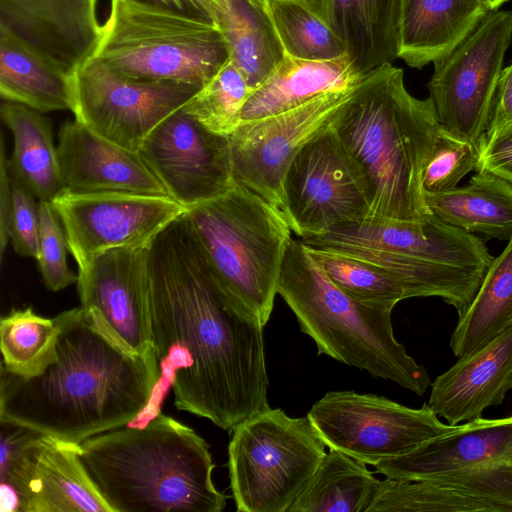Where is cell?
<instances>
[{
	"mask_svg": "<svg viewBox=\"0 0 512 512\" xmlns=\"http://www.w3.org/2000/svg\"><path fill=\"white\" fill-rule=\"evenodd\" d=\"M147 272L161 374L135 425L162 413L170 388L177 409L227 431L269 409L264 326L216 288L184 214L148 246Z\"/></svg>",
	"mask_w": 512,
	"mask_h": 512,
	"instance_id": "1",
	"label": "cell"
},
{
	"mask_svg": "<svg viewBox=\"0 0 512 512\" xmlns=\"http://www.w3.org/2000/svg\"><path fill=\"white\" fill-rule=\"evenodd\" d=\"M62 315L56 357L40 373L22 377L1 367L0 421L74 443L134 423L160 379L155 347L129 353L81 307Z\"/></svg>",
	"mask_w": 512,
	"mask_h": 512,
	"instance_id": "2",
	"label": "cell"
},
{
	"mask_svg": "<svg viewBox=\"0 0 512 512\" xmlns=\"http://www.w3.org/2000/svg\"><path fill=\"white\" fill-rule=\"evenodd\" d=\"M333 127L363 185L369 218L419 222L432 213L423 175L442 127L431 98L406 89L401 68L366 74Z\"/></svg>",
	"mask_w": 512,
	"mask_h": 512,
	"instance_id": "3",
	"label": "cell"
},
{
	"mask_svg": "<svg viewBox=\"0 0 512 512\" xmlns=\"http://www.w3.org/2000/svg\"><path fill=\"white\" fill-rule=\"evenodd\" d=\"M79 456L113 512H221L207 442L160 413L79 443Z\"/></svg>",
	"mask_w": 512,
	"mask_h": 512,
	"instance_id": "4",
	"label": "cell"
},
{
	"mask_svg": "<svg viewBox=\"0 0 512 512\" xmlns=\"http://www.w3.org/2000/svg\"><path fill=\"white\" fill-rule=\"evenodd\" d=\"M300 241L346 254L394 277L412 297H439L458 317L493 260L484 241L431 213L422 221L367 218Z\"/></svg>",
	"mask_w": 512,
	"mask_h": 512,
	"instance_id": "5",
	"label": "cell"
},
{
	"mask_svg": "<svg viewBox=\"0 0 512 512\" xmlns=\"http://www.w3.org/2000/svg\"><path fill=\"white\" fill-rule=\"evenodd\" d=\"M278 294L303 333L324 354L371 376L395 382L421 396L431 380L427 369L397 341L392 309L360 302L339 288L300 239L284 256Z\"/></svg>",
	"mask_w": 512,
	"mask_h": 512,
	"instance_id": "6",
	"label": "cell"
},
{
	"mask_svg": "<svg viewBox=\"0 0 512 512\" xmlns=\"http://www.w3.org/2000/svg\"><path fill=\"white\" fill-rule=\"evenodd\" d=\"M184 218L216 288L265 326L292 239L284 215L235 182L224 194L188 208Z\"/></svg>",
	"mask_w": 512,
	"mask_h": 512,
	"instance_id": "7",
	"label": "cell"
},
{
	"mask_svg": "<svg viewBox=\"0 0 512 512\" xmlns=\"http://www.w3.org/2000/svg\"><path fill=\"white\" fill-rule=\"evenodd\" d=\"M90 57L126 78L203 87L229 50L219 25L207 18L142 0H109Z\"/></svg>",
	"mask_w": 512,
	"mask_h": 512,
	"instance_id": "8",
	"label": "cell"
},
{
	"mask_svg": "<svg viewBox=\"0 0 512 512\" xmlns=\"http://www.w3.org/2000/svg\"><path fill=\"white\" fill-rule=\"evenodd\" d=\"M232 431L228 469L236 510L289 512L326 455L309 418L269 408Z\"/></svg>",
	"mask_w": 512,
	"mask_h": 512,
	"instance_id": "9",
	"label": "cell"
},
{
	"mask_svg": "<svg viewBox=\"0 0 512 512\" xmlns=\"http://www.w3.org/2000/svg\"><path fill=\"white\" fill-rule=\"evenodd\" d=\"M2 512H113L79 456V443L1 422Z\"/></svg>",
	"mask_w": 512,
	"mask_h": 512,
	"instance_id": "10",
	"label": "cell"
},
{
	"mask_svg": "<svg viewBox=\"0 0 512 512\" xmlns=\"http://www.w3.org/2000/svg\"><path fill=\"white\" fill-rule=\"evenodd\" d=\"M306 416L327 447L373 466L457 426L443 423L427 403L410 408L354 391L326 393Z\"/></svg>",
	"mask_w": 512,
	"mask_h": 512,
	"instance_id": "11",
	"label": "cell"
},
{
	"mask_svg": "<svg viewBox=\"0 0 512 512\" xmlns=\"http://www.w3.org/2000/svg\"><path fill=\"white\" fill-rule=\"evenodd\" d=\"M71 84L75 120L133 151L202 88L181 81L126 78L94 57L71 71Z\"/></svg>",
	"mask_w": 512,
	"mask_h": 512,
	"instance_id": "12",
	"label": "cell"
},
{
	"mask_svg": "<svg viewBox=\"0 0 512 512\" xmlns=\"http://www.w3.org/2000/svg\"><path fill=\"white\" fill-rule=\"evenodd\" d=\"M511 41L512 10L489 11L460 46L434 63L427 88L444 130L479 143Z\"/></svg>",
	"mask_w": 512,
	"mask_h": 512,
	"instance_id": "13",
	"label": "cell"
},
{
	"mask_svg": "<svg viewBox=\"0 0 512 512\" xmlns=\"http://www.w3.org/2000/svg\"><path fill=\"white\" fill-rule=\"evenodd\" d=\"M287 222L299 238L369 218L363 185L333 122L305 143L284 179Z\"/></svg>",
	"mask_w": 512,
	"mask_h": 512,
	"instance_id": "14",
	"label": "cell"
},
{
	"mask_svg": "<svg viewBox=\"0 0 512 512\" xmlns=\"http://www.w3.org/2000/svg\"><path fill=\"white\" fill-rule=\"evenodd\" d=\"M354 88L240 122L228 137L234 182L261 196L287 220L284 179L291 161L305 143L332 124Z\"/></svg>",
	"mask_w": 512,
	"mask_h": 512,
	"instance_id": "15",
	"label": "cell"
},
{
	"mask_svg": "<svg viewBox=\"0 0 512 512\" xmlns=\"http://www.w3.org/2000/svg\"><path fill=\"white\" fill-rule=\"evenodd\" d=\"M51 204L62 222L78 270L111 249L148 247L188 210L170 196L76 193L67 189Z\"/></svg>",
	"mask_w": 512,
	"mask_h": 512,
	"instance_id": "16",
	"label": "cell"
},
{
	"mask_svg": "<svg viewBox=\"0 0 512 512\" xmlns=\"http://www.w3.org/2000/svg\"><path fill=\"white\" fill-rule=\"evenodd\" d=\"M147 249H111L78 270L77 289L86 320L132 354L154 348Z\"/></svg>",
	"mask_w": 512,
	"mask_h": 512,
	"instance_id": "17",
	"label": "cell"
},
{
	"mask_svg": "<svg viewBox=\"0 0 512 512\" xmlns=\"http://www.w3.org/2000/svg\"><path fill=\"white\" fill-rule=\"evenodd\" d=\"M139 153L168 195L187 209L235 183L228 137L209 131L183 107L150 133Z\"/></svg>",
	"mask_w": 512,
	"mask_h": 512,
	"instance_id": "18",
	"label": "cell"
},
{
	"mask_svg": "<svg viewBox=\"0 0 512 512\" xmlns=\"http://www.w3.org/2000/svg\"><path fill=\"white\" fill-rule=\"evenodd\" d=\"M58 139L57 153L65 189L76 193L169 196L139 151L121 147L77 120L64 123Z\"/></svg>",
	"mask_w": 512,
	"mask_h": 512,
	"instance_id": "19",
	"label": "cell"
},
{
	"mask_svg": "<svg viewBox=\"0 0 512 512\" xmlns=\"http://www.w3.org/2000/svg\"><path fill=\"white\" fill-rule=\"evenodd\" d=\"M98 0H0V24L69 71L89 58L101 24Z\"/></svg>",
	"mask_w": 512,
	"mask_h": 512,
	"instance_id": "20",
	"label": "cell"
},
{
	"mask_svg": "<svg viewBox=\"0 0 512 512\" xmlns=\"http://www.w3.org/2000/svg\"><path fill=\"white\" fill-rule=\"evenodd\" d=\"M428 405L450 425L482 416L512 390V327L486 345L459 357L431 382Z\"/></svg>",
	"mask_w": 512,
	"mask_h": 512,
	"instance_id": "21",
	"label": "cell"
},
{
	"mask_svg": "<svg viewBox=\"0 0 512 512\" xmlns=\"http://www.w3.org/2000/svg\"><path fill=\"white\" fill-rule=\"evenodd\" d=\"M512 459V415L476 418L431 438L376 470L388 478L426 479L434 475Z\"/></svg>",
	"mask_w": 512,
	"mask_h": 512,
	"instance_id": "22",
	"label": "cell"
},
{
	"mask_svg": "<svg viewBox=\"0 0 512 512\" xmlns=\"http://www.w3.org/2000/svg\"><path fill=\"white\" fill-rule=\"evenodd\" d=\"M341 39L356 72L365 76L398 58L402 0H299Z\"/></svg>",
	"mask_w": 512,
	"mask_h": 512,
	"instance_id": "23",
	"label": "cell"
},
{
	"mask_svg": "<svg viewBox=\"0 0 512 512\" xmlns=\"http://www.w3.org/2000/svg\"><path fill=\"white\" fill-rule=\"evenodd\" d=\"M489 11L484 0H402L398 58L416 69L446 58Z\"/></svg>",
	"mask_w": 512,
	"mask_h": 512,
	"instance_id": "24",
	"label": "cell"
},
{
	"mask_svg": "<svg viewBox=\"0 0 512 512\" xmlns=\"http://www.w3.org/2000/svg\"><path fill=\"white\" fill-rule=\"evenodd\" d=\"M364 76L348 57L306 60L284 54L267 79L253 90L241 111V122L298 107L320 95L356 86Z\"/></svg>",
	"mask_w": 512,
	"mask_h": 512,
	"instance_id": "25",
	"label": "cell"
},
{
	"mask_svg": "<svg viewBox=\"0 0 512 512\" xmlns=\"http://www.w3.org/2000/svg\"><path fill=\"white\" fill-rule=\"evenodd\" d=\"M0 95L41 113L72 111L71 71L0 24Z\"/></svg>",
	"mask_w": 512,
	"mask_h": 512,
	"instance_id": "26",
	"label": "cell"
},
{
	"mask_svg": "<svg viewBox=\"0 0 512 512\" xmlns=\"http://www.w3.org/2000/svg\"><path fill=\"white\" fill-rule=\"evenodd\" d=\"M2 122L13 136V150L7 158L8 173L16 183L39 201L52 202L65 190L51 122L26 105L4 101Z\"/></svg>",
	"mask_w": 512,
	"mask_h": 512,
	"instance_id": "27",
	"label": "cell"
},
{
	"mask_svg": "<svg viewBox=\"0 0 512 512\" xmlns=\"http://www.w3.org/2000/svg\"><path fill=\"white\" fill-rule=\"evenodd\" d=\"M424 196L429 210L453 226L499 240L512 238V185L496 176L476 172L464 186Z\"/></svg>",
	"mask_w": 512,
	"mask_h": 512,
	"instance_id": "28",
	"label": "cell"
},
{
	"mask_svg": "<svg viewBox=\"0 0 512 512\" xmlns=\"http://www.w3.org/2000/svg\"><path fill=\"white\" fill-rule=\"evenodd\" d=\"M512 327V238L493 258L473 300L452 332L456 357L472 353Z\"/></svg>",
	"mask_w": 512,
	"mask_h": 512,
	"instance_id": "29",
	"label": "cell"
},
{
	"mask_svg": "<svg viewBox=\"0 0 512 512\" xmlns=\"http://www.w3.org/2000/svg\"><path fill=\"white\" fill-rule=\"evenodd\" d=\"M379 482L365 463L330 449L289 512H366Z\"/></svg>",
	"mask_w": 512,
	"mask_h": 512,
	"instance_id": "30",
	"label": "cell"
},
{
	"mask_svg": "<svg viewBox=\"0 0 512 512\" xmlns=\"http://www.w3.org/2000/svg\"><path fill=\"white\" fill-rule=\"evenodd\" d=\"M219 27L230 59L248 85L256 89L284 57L270 19L247 0H227Z\"/></svg>",
	"mask_w": 512,
	"mask_h": 512,
	"instance_id": "31",
	"label": "cell"
},
{
	"mask_svg": "<svg viewBox=\"0 0 512 512\" xmlns=\"http://www.w3.org/2000/svg\"><path fill=\"white\" fill-rule=\"evenodd\" d=\"M62 327V312L46 318L31 307L11 310L0 321L1 367L22 377L40 373L56 357Z\"/></svg>",
	"mask_w": 512,
	"mask_h": 512,
	"instance_id": "32",
	"label": "cell"
},
{
	"mask_svg": "<svg viewBox=\"0 0 512 512\" xmlns=\"http://www.w3.org/2000/svg\"><path fill=\"white\" fill-rule=\"evenodd\" d=\"M500 512L490 502L425 479L380 480L366 512Z\"/></svg>",
	"mask_w": 512,
	"mask_h": 512,
	"instance_id": "33",
	"label": "cell"
},
{
	"mask_svg": "<svg viewBox=\"0 0 512 512\" xmlns=\"http://www.w3.org/2000/svg\"><path fill=\"white\" fill-rule=\"evenodd\" d=\"M269 19L286 55L306 60L346 55L341 39L299 0H271Z\"/></svg>",
	"mask_w": 512,
	"mask_h": 512,
	"instance_id": "34",
	"label": "cell"
},
{
	"mask_svg": "<svg viewBox=\"0 0 512 512\" xmlns=\"http://www.w3.org/2000/svg\"><path fill=\"white\" fill-rule=\"evenodd\" d=\"M328 277L352 298L373 306L392 309L409 291L385 271L352 256L305 245Z\"/></svg>",
	"mask_w": 512,
	"mask_h": 512,
	"instance_id": "35",
	"label": "cell"
},
{
	"mask_svg": "<svg viewBox=\"0 0 512 512\" xmlns=\"http://www.w3.org/2000/svg\"><path fill=\"white\" fill-rule=\"evenodd\" d=\"M253 89L229 59L183 107L209 131L229 137L240 124V115Z\"/></svg>",
	"mask_w": 512,
	"mask_h": 512,
	"instance_id": "36",
	"label": "cell"
},
{
	"mask_svg": "<svg viewBox=\"0 0 512 512\" xmlns=\"http://www.w3.org/2000/svg\"><path fill=\"white\" fill-rule=\"evenodd\" d=\"M477 157V144L458 138L442 128L424 170V194L439 193L457 187L466 174L475 170Z\"/></svg>",
	"mask_w": 512,
	"mask_h": 512,
	"instance_id": "37",
	"label": "cell"
},
{
	"mask_svg": "<svg viewBox=\"0 0 512 512\" xmlns=\"http://www.w3.org/2000/svg\"><path fill=\"white\" fill-rule=\"evenodd\" d=\"M39 270L46 288L52 292L77 283L78 274L70 270L67 263L69 250L62 222L52 204L39 201Z\"/></svg>",
	"mask_w": 512,
	"mask_h": 512,
	"instance_id": "38",
	"label": "cell"
},
{
	"mask_svg": "<svg viewBox=\"0 0 512 512\" xmlns=\"http://www.w3.org/2000/svg\"><path fill=\"white\" fill-rule=\"evenodd\" d=\"M12 202L9 220V239L16 254L38 258L39 249V202L24 187L12 183Z\"/></svg>",
	"mask_w": 512,
	"mask_h": 512,
	"instance_id": "39",
	"label": "cell"
},
{
	"mask_svg": "<svg viewBox=\"0 0 512 512\" xmlns=\"http://www.w3.org/2000/svg\"><path fill=\"white\" fill-rule=\"evenodd\" d=\"M477 146L475 171L489 173L512 185V131L482 137Z\"/></svg>",
	"mask_w": 512,
	"mask_h": 512,
	"instance_id": "40",
	"label": "cell"
},
{
	"mask_svg": "<svg viewBox=\"0 0 512 512\" xmlns=\"http://www.w3.org/2000/svg\"><path fill=\"white\" fill-rule=\"evenodd\" d=\"M509 131H512V63L503 68L499 77L483 137H495Z\"/></svg>",
	"mask_w": 512,
	"mask_h": 512,
	"instance_id": "41",
	"label": "cell"
},
{
	"mask_svg": "<svg viewBox=\"0 0 512 512\" xmlns=\"http://www.w3.org/2000/svg\"><path fill=\"white\" fill-rule=\"evenodd\" d=\"M12 202V185L7 168L4 138L0 142V255L1 261L9 240V220Z\"/></svg>",
	"mask_w": 512,
	"mask_h": 512,
	"instance_id": "42",
	"label": "cell"
},
{
	"mask_svg": "<svg viewBox=\"0 0 512 512\" xmlns=\"http://www.w3.org/2000/svg\"><path fill=\"white\" fill-rule=\"evenodd\" d=\"M165 6L183 13L197 15L213 21L210 13L199 0H142ZM214 22V21H213ZM215 23V22H214Z\"/></svg>",
	"mask_w": 512,
	"mask_h": 512,
	"instance_id": "43",
	"label": "cell"
},
{
	"mask_svg": "<svg viewBox=\"0 0 512 512\" xmlns=\"http://www.w3.org/2000/svg\"><path fill=\"white\" fill-rule=\"evenodd\" d=\"M252 6H254L257 10L265 13L269 16V7L271 0H247Z\"/></svg>",
	"mask_w": 512,
	"mask_h": 512,
	"instance_id": "44",
	"label": "cell"
},
{
	"mask_svg": "<svg viewBox=\"0 0 512 512\" xmlns=\"http://www.w3.org/2000/svg\"><path fill=\"white\" fill-rule=\"evenodd\" d=\"M508 0H484L490 11L498 10V8Z\"/></svg>",
	"mask_w": 512,
	"mask_h": 512,
	"instance_id": "45",
	"label": "cell"
}]
</instances>
